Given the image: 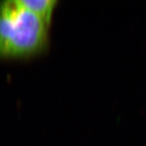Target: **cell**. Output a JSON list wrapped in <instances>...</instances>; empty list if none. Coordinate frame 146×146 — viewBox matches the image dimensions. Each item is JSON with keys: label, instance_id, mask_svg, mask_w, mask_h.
Masks as SVG:
<instances>
[{"label": "cell", "instance_id": "cell-1", "mask_svg": "<svg viewBox=\"0 0 146 146\" xmlns=\"http://www.w3.org/2000/svg\"><path fill=\"white\" fill-rule=\"evenodd\" d=\"M48 25L18 1L0 3V55L28 56L42 51L47 43Z\"/></svg>", "mask_w": 146, "mask_h": 146}, {"label": "cell", "instance_id": "cell-2", "mask_svg": "<svg viewBox=\"0 0 146 146\" xmlns=\"http://www.w3.org/2000/svg\"><path fill=\"white\" fill-rule=\"evenodd\" d=\"M19 3L33 12L49 26L56 5L54 0H18Z\"/></svg>", "mask_w": 146, "mask_h": 146}]
</instances>
